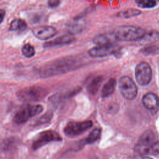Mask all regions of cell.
<instances>
[{
	"label": "cell",
	"mask_w": 159,
	"mask_h": 159,
	"mask_svg": "<svg viewBox=\"0 0 159 159\" xmlns=\"http://www.w3.org/2000/svg\"><path fill=\"white\" fill-rule=\"evenodd\" d=\"M103 80V78L102 77H97L93 79L88 85L87 90L88 93L91 95H95L98 91Z\"/></svg>",
	"instance_id": "cell-15"
},
{
	"label": "cell",
	"mask_w": 159,
	"mask_h": 159,
	"mask_svg": "<svg viewBox=\"0 0 159 159\" xmlns=\"http://www.w3.org/2000/svg\"><path fill=\"white\" fill-rule=\"evenodd\" d=\"M75 40V37L72 34H65L62 36L59 37L58 38L54 39L52 41L48 42L44 45V46L48 47H53V46H63L66 44H69L72 43V42Z\"/></svg>",
	"instance_id": "cell-13"
},
{
	"label": "cell",
	"mask_w": 159,
	"mask_h": 159,
	"mask_svg": "<svg viewBox=\"0 0 159 159\" xmlns=\"http://www.w3.org/2000/svg\"><path fill=\"white\" fill-rule=\"evenodd\" d=\"M114 39V37L112 34L111 37H110L107 34H101L96 36L94 39V43L97 46H102L113 43L112 40Z\"/></svg>",
	"instance_id": "cell-16"
},
{
	"label": "cell",
	"mask_w": 159,
	"mask_h": 159,
	"mask_svg": "<svg viewBox=\"0 0 159 159\" xmlns=\"http://www.w3.org/2000/svg\"><path fill=\"white\" fill-rule=\"evenodd\" d=\"M93 126L92 121H85L83 122L70 121L64 128L65 136L69 137H75L81 135Z\"/></svg>",
	"instance_id": "cell-7"
},
{
	"label": "cell",
	"mask_w": 159,
	"mask_h": 159,
	"mask_svg": "<svg viewBox=\"0 0 159 159\" xmlns=\"http://www.w3.org/2000/svg\"><path fill=\"white\" fill-rule=\"evenodd\" d=\"M22 53L24 57L31 58L35 55V49L33 46L29 44H26L22 48Z\"/></svg>",
	"instance_id": "cell-20"
},
{
	"label": "cell",
	"mask_w": 159,
	"mask_h": 159,
	"mask_svg": "<svg viewBox=\"0 0 159 159\" xmlns=\"http://www.w3.org/2000/svg\"><path fill=\"white\" fill-rule=\"evenodd\" d=\"M5 11L3 9H0V24H1L4 19L5 16Z\"/></svg>",
	"instance_id": "cell-28"
},
{
	"label": "cell",
	"mask_w": 159,
	"mask_h": 159,
	"mask_svg": "<svg viewBox=\"0 0 159 159\" xmlns=\"http://www.w3.org/2000/svg\"><path fill=\"white\" fill-rule=\"evenodd\" d=\"M141 14V11L136 9H129L123 12V16L125 18H129L131 17L137 16Z\"/></svg>",
	"instance_id": "cell-25"
},
{
	"label": "cell",
	"mask_w": 159,
	"mask_h": 159,
	"mask_svg": "<svg viewBox=\"0 0 159 159\" xmlns=\"http://www.w3.org/2000/svg\"><path fill=\"white\" fill-rule=\"evenodd\" d=\"M61 140L62 137L57 132L52 130L45 131L39 134L34 139L32 144V148L33 150H36L48 143Z\"/></svg>",
	"instance_id": "cell-8"
},
{
	"label": "cell",
	"mask_w": 159,
	"mask_h": 159,
	"mask_svg": "<svg viewBox=\"0 0 159 159\" xmlns=\"http://www.w3.org/2000/svg\"><path fill=\"white\" fill-rule=\"evenodd\" d=\"M119 49V47L118 45L111 43L102 46H97L94 48H91L88 51V54L91 57L100 58L115 53Z\"/></svg>",
	"instance_id": "cell-10"
},
{
	"label": "cell",
	"mask_w": 159,
	"mask_h": 159,
	"mask_svg": "<svg viewBox=\"0 0 159 159\" xmlns=\"http://www.w3.org/2000/svg\"><path fill=\"white\" fill-rule=\"evenodd\" d=\"M33 33L35 38L40 40H48L57 34V30L53 27L48 26H39L33 30Z\"/></svg>",
	"instance_id": "cell-11"
},
{
	"label": "cell",
	"mask_w": 159,
	"mask_h": 159,
	"mask_svg": "<svg viewBox=\"0 0 159 159\" xmlns=\"http://www.w3.org/2000/svg\"><path fill=\"white\" fill-rule=\"evenodd\" d=\"M60 0H48V6L50 8H56L60 4Z\"/></svg>",
	"instance_id": "cell-27"
},
{
	"label": "cell",
	"mask_w": 159,
	"mask_h": 159,
	"mask_svg": "<svg viewBox=\"0 0 159 159\" xmlns=\"http://www.w3.org/2000/svg\"><path fill=\"white\" fill-rule=\"evenodd\" d=\"M44 111L41 105H27L20 108L14 114V123L16 124H23L34 116L40 114Z\"/></svg>",
	"instance_id": "cell-4"
},
{
	"label": "cell",
	"mask_w": 159,
	"mask_h": 159,
	"mask_svg": "<svg viewBox=\"0 0 159 159\" xmlns=\"http://www.w3.org/2000/svg\"><path fill=\"white\" fill-rule=\"evenodd\" d=\"M101 131L100 129H95L91 132L88 137L86 139L87 144H92L98 139L101 136Z\"/></svg>",
	"instance_id": "cell-19"
},
{
	"label": "cell",
	"mask_w": 159,
	"mask_h": 159,
	"mask_svg": "<svg viewBox=\"0 0 159 159\" xmlns=\"http://www.w3.org/2000/svg\"><path fill=\"white\" fill-rule=\"evenodd\" d=\"M136 3L142 8H152L157 4L155 0H136Z\"/></svg>",
	"instance_id": "cell-18"
},
{
	"label": "cell",
	"mask_w": 159,
	"mask_h": 159,
	"mask_svg": "<svg viewBox=\"0 0 159 159\" xmlns=\"http://www.w3.org/2000/svg\"><path fill=\"white\" fill-rule=\"evenodd\" d=\"M118 87L121 95L126 100H132L137 95L136 85L129 77H122L118 81Z\"/></svg>",
	"instance_id": "cell-6"
},
{
	"label": "cell",
	"mask_w": 159,
	"mask_h": 159,
	"mask_svg": "<svg viewBox=\"0 0 159 159\" xmlns=\"http://www.w3.org/2000/svg\"><path fill=\"white\" fill-rule=\"evenodd\" d=\"M134 149L140 155H158L159 140L152 131H146L139 137Z\"/></svg>",
	"instance_id": "cell-1"
},
{
	"label": "cell",
	"mask_w": 159,
	"mask_h": 159,
	"mask_svg": "<svg viewBox=\"0 0 159 159\" xmlns=\"http://www.w3.org/2000/svg\"><path fill=\"white\" fill-rule=\"evenodd\" d=\"M142 103L146 109L150 110V111H154L158 108L159 99L155 94L148 93L144 96Z\"/></svg>",
	"instance_id": "cell-12"
},
{
	"label": "cell",
	"mask_w": 159,
	"mask_h": 159,
	"mask_svg": "<svg viewBox=\"0 0 159 159\" xmlns=\"http://www.w3.org/2000/svg\"><path fill=\"white\" fill-rule=\"evenodd\" d=\"M158 1H159V0H158Z\"/></svg>",
	"instance_id": "cell-30"
},
{
	"label": "cell",
	"mask_w": 159,
	"mask_h": 159,
	"mask_svg": "<svg viewBox=\"0 0 159 159\" xmlns=\"http://www.w3.org/2000/svg\"><path fill=\"white\" fill-rule=\"evenodd\" d=\"M74 62L70 59H60L41 66L39 73L41 77L47 78L58 75L70 71L74 66Z\"/></svg>",
	"instance_id": "cell-2"
},
{
	"label": "cell",
	"mask_w": 159,
	"mask_h": 159,
	"mask_svg": "<svg viewBox=\"0 0 159 159\" xmlns=\"http://www.w3.org/2000/svg\"><path fill=\"white\" fill-rule=\"evenodd\" d=\"M145 33L146 31L142 28L132 26H123L116 28L112 34L114 40L130 42L140 40Z\"/></svg>",
	"instance_id": "cell-3"
},
{
	"label": "cell",
	"mask_w": 159,
	"mask_h": 159,
	"mask_svg": "<svg viewBox=\"0 0 159 159\" xmlns=\"http://www.w3.org/2000/svg\"><path fill=\"white\" fill-rule=\"evenodd\" d=\"M136 159H152V158L150 157H148L144 156V155H140V157H137Z\"/></svg>",
	"instance_id": "cell-29"
},
{
	"label": "cell",
	"mask_w": 159,
	"mask_h": 159,
	"mask_svg": "<svg viewBox=\"0 0 159 159\" xmlns=\"http://www.w3.org/2000/svg\"><path fill=\"white\" fill-rule=\"evenodd\" d=\"M159 39V33L158 32H149L148 33H145L144 38L141 39L143 40L144 42H153L155 40H157Z\"/></svg>",
	"instance_id": "cell-22"
},
{
	"label": "cell",
	"mask_w": 159,
	"mask_h": 159,
	"mask_svg": "<svg viewBox=\"0 0 159 159\" xmlns=\"http://www.w3.org/2000/svg\"><path fill=\"white\" fill-rule=\"evenodd\" d=\"M16 144V140L14 139H7L1 144V147L4 150H9Z\"/></svg>",
	"instance_id": "cell-23"
},
{
	"label": "cell",
	"mask_w": 159,
	"mask_h": 159,
	"mask_svg": "<svg viewBox=\"0 0 159 159\" xmlns=\"http://www.w3.org/2000/svg\"><path fill=\"white\" fill-rule=\"evenodd\" d=\"M82 27H83L82 24H80V21L77 20L76 21H74L70 24L69 29L70 30V31L71 32L70 34H72L73 32L77 33L79 32L80 30H81L82 29Z\"/></svg>",
	"instance_id": "cell-24"
},
{
	"label": "cell",
	"mask_w": 159,
	"mask_h": 159,
	"mask_svg": "<svg viewBox=\"0 0 159 159\" xmlns=\"http://www.w3.org/2000/svg\"><path fill=\"white\" fill-rule=\"evenodd\" d=\"M136 79L137 83L142 86L148 85L152 80V72L150 66L145 62L139 64L136 68Z\"/></svg>",
	"instance_id": "cell-9"
},
{
	"label": "cell",
	"mask_w": 159,
	"mask_h": 159,
	"mask_svg": "<svg viewBox=\"0 0 159 159\" xmlns=\"http://www.w3.org/2000/svg\"><path fill=\"white\" fill-rule=\"evenodd\" d=\"M52 116L53 115L52 113H46L44 115L42 116L40 118L38 119V120L35 122V125H42L49 123L52 118Z\"/></svg>",
	"instance_id": "cell-21"
},
{
	"label": "cell",
	"mask_w": 159,
	"mask_h": 159,
	"mask_svg": "<svg viewBox=\"0 0 159 159\" xmlns=\"http://www.w3.org/2000/svg\"><path fill=\"white\" fill-rule=\"evenodd\" d=\"M45 89L39 87H30L19 90L16 93L18 99L24 102L38 101L46 95Z\"/></svg>",
	"instance_id": "cell-5"
},
{
	"label": "cell",
	"mask_w": 159,
	"mask_h": 159,
	"mask_svg": "<svg viewBox=\"0 0 159 159\" xmlns=\"http://www.w3.org/2000/svg\"><path fill=\"white\" fill-rule=\"evenodd\" d=\"M157 51V48L155 46H151L145 48L144 50V53L145 54H152V53H154L155 52Z\"/></svg>",
	"instance_id": "cell-26"
},
{
	"label": "cell",
	"mask_w": 159,
	"mask_h": 159,
	"mask_svg": "<svg viewBox=\"0 0 159 159\" xmlns=\"http://www.w3.org/2000/svg\"><path fill=\"white\" fill-rule=\"evenodd\" d=\"M27 28V24L20 19H16L11 22L9 30L11 31H17V30H24Z\"/></svg>",
	"instance_id": "cell-17"
},
{
	"label": "cell",
	"mask_w": 159,
	"mask_h": 159,
	"mask_svg": "<svg viewBox=\"0 0 159 159\" xmlns=\"http://www.w3.org/2000/svg\"><path fill=\"white\" fill-rule=\"evenodd\" d=\"M116 86V81L114 78L109 79L107 83H106L104 85L102 92H101V96L103 98H106L111 95L115 90Z\"/></svg>",
	"instance_id": "cell-14"
}]
</instances>
